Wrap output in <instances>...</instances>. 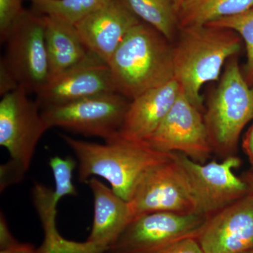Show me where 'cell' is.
I'll use <instances>...</instances> for the list:
<instances>
[{"instance_id":"cell-22","label":"cell","mask_w":253,"mask_h":253,"mask_svg":"<svg viewBox=\"0 0 253 253\" xmlns=\"http://www.w3.org/2000/svg\"><path fill=\"white\" fill-rule=\"evenodd\" d=\"M207 25L232 30L244 40L247 51V63L244 75L248 83L253 87V7L241 14L221 18Z\"/></svg>"},{"instance_id":"cell-2","label":"cell","mask_w":253,"mask_h":253,"mask_svg":"<svg viewBox=\"0 0 253 253\" xmlns=\"http://www.w3.org/2000/svg\"><path fill=\"white\" fill-rule=\"evenodd\" d=\"M172 44L174 79L181 92L202 111L203 86L218 81L226 61L239 52L236 32L209 25L181 28Z\"/></svg>"},{"instance_id":"cell-19","label":"cell","mask_w":253,"mask_h":253,"mask_svg":"<svg viewBox=\"0 0 253 253\" xmlns=\"http://www.w3.org/2000/svg\"><path fill=\"white\" fill-rule=\"evenodd\" d=\"M252 7L253 0H184L178 6L179 30L207 25Z\"/></svg>"},{"instance_id":"cell-10","label":"cell","mask_w":253,"mask_h":253,"mask_svg":"<svg viewBox=\"0 0 253 253\" xmlns=\"http://www.w3.org/2000/svg\"><path fill=\"white\" fill-rule=\"evenodd\" d=\"M128 204L132 221L152 212L198 213L185 178L172 158L145 173Z\"/></svg>"},{"instance_id":"cell-20","label":"cell","mask_w":253,"mask_h":253,"mask_svg":"<svg viewBox=\"0 0 253 253\" xmlns=\"http://www.w3.org/2000/svg\"><path fill=\"white\" fill-rule=\"evenodd\" d=\"M133 12L172 42L178 31L177 6L174 0H126Z\"/></svg>"},{"instance_id":"cell-29","label":"cell","mask_w":253,"mask_h":253,"mask_svg":"<svg viewBox=\"0 0 253 253\" xmlns=\"http://www.w3.org/2000/svg\"><path fill=\"white\" fill-rule=\"evenodd\" d=\"M0 253H38V248L31 244L20 243L14 248L0 251Z\"/></svg>"},{"instance_id":"cell-6","label":"cell","mask_w":253,"mask_h":253,"mask_svg":"<svg viewBox=\"0 0 253 253\" xmlns=\"http://www.w3.org/2000/svg\"><path fill=\"white\" fill-rule=\"evenodd\" d=\"M44 15L26 10L6 38L1 59L16 78L19 88L37 94L50 79Z\"/></svg>"},{"instance_id":"cell-25","label":"cell","mask_w":253,"mask_h":253,"mask_svg":"<svg viewBox=\"0 0 253 253\" xmlns=\"http://www.w3.org/2000/svg\"><path fill=\"white\" fill-rule=\"evenodd\" d=\"M26 170L18 163L9 159L7 163L1 165L0 168V188L1 191L6 187L19 182L24 176Z\"/></svg>"},{"instance_id":"cell-26","label":"cell","mask_w":253,"mask_h":253,"mask_svg":"<svg viewBox=\"0 0 253 253\" xmlns=\"http://www.w3.org/2000/svg\"><path fill=\"white\" fill-rule=\"evenodd\" d=\"M155 253H204L196 238H185L159 250Z\"/></svg>"},{"instance_id":"cell-33","label":"cell","mask_w":253,"mask_h":253,"mask_svg":"<svg viewBox=\"0 0 253 253\" xmlns=\"http://www.w3.org/2000/svg\"><path fill=\"white\" fill-rule=\"evenodd\" d=\"M249 253H253V251H251V252H250Z\"/></svg>"},{"instance_id":"cell-24","label":"cell","mask_w":253,"mask_h":253,"mask_svg":"<svg viewBox=\"0 0 253 253\" xmlns=\"http://www.w3.org/2000/svg\"><path fill=\"white\" fill-rule=\"evenodd\" d=\"M23 0H0V40L4 43L11 28L26 9Z\"/></svg>"},{"instance_id":"cell-9","label":"cell","mask_w":253,"mask_h":253,"mask_svg":"<svg viewBox=\"0 0 253 253\" xmlns=\"http://www.w3.org/2000/svg\"><path fill=\"white\" fill-rule=\"evenodd\" d=\"M21 88L1 96L0 101V145L10 159L27 171L40 139L49 126L37 101Z\"/></svg>"},{"instance_id":"cell-27","label":"cell","mask_w":253,"mask_h":253,"mask_svg":"<svg viewBox=\"0 0 253 253\" xmlns=\"http://www.w3.org/2000/svg\"><path fill=\"white\" fill-rule=\"evenodd\" d=\"M19 89L16 78L7 67L4 61H0V94L1 96Z\"/></svg>"},{"instance_id":"cell-30","label":"cell","mask_w":253,"mask_h":253,"mask_svg":"<svg viewBox=\"0 0 253 253\" xmlns=\"http://www.w3.org/2000/svg\"><path fill=\"white\" fill-rule=\"evenodd\" d=\"M244 149L253 166V125L245 137Z\"/></svg>"},{"instance_id":"cell-23","label":"cell","mask_w":253,"mask_h":253,"mask_svg":"<svg viewBox=\"0 0 253 253\" xmlns=\"http://www.w3.org/2000/svg\"><path fill=\"white\" fill-rule=\"evenodd\" d=\"M49 165L54 176V192L56 199L60 201L64 196H76L77 190L73 182L76 161L71 157L54 156L50 158Z\"/></svg>"},{"instance_id":"cell-21","label":"cell","mask_w":253,"mask_h":253,"mask_svg":"<svg viewBox=\"0 0 253 253\" xmlns=\"http://www.w3.org/2000/svg\"><path fill=\"white\" fill-rule=\"evenodd\" d=\"M40 14L76 25L107 0H30Z\"/></svg>"},{"instance_id":"cell-1","label":"cell","mask_w":253,"mask_h":253,"mask_svg":"<svg viewBox=\"0 0 253 253\" xmlns=\"http://www.w3.org/2000/svg\"><path fill=\"white\" fill-rule=\"evenodd\" d=\"M61 136L77 158L80 181L86 183L91 176H101L126 202L145 173L172 158V153L158 151L145 141L128 140L118 135L105 141L104 144L65 134Z\"/></svg>"},{"instance_id":"cell-13","label":"cell","mask_w":253,"mask_h":253,"mask_svg":"<svg viewBox=\"0 0 253 253\" xmlns=\"http://www.w3.org/2000/svg\"><path fill=\"white\" fill-rule=\"evenodd\" d=\"M141 21L126 0H107L75 26L88 49L108 65L128 33Z\"/></svg>"},{"instance_id":"cell-16","label":"cell","mask_w":253,"mask_h":253,"mask_svg":"<svg viewBox=\"0 0 253 253\" xmlns=\"http://www.w3.org/2000/svg\"><path fill=\"white\" fill-rule=\"evenodd\" d=\"M94 199L92 228L86 241L107 251L131 222L129 204L101 181H86Z\"/></svg>"},{"instance_id":"cell-18","label":"cell","mask_w":253,"mask_h":253,"mask_svg":"<svg viewBox=\"0 0 253 253\" xmlns=\"http://www.w3.org/2000/svg\"><path fill=\"white\" fill-rule=\"evenodd\" d=\"M32 196L44 232V241L38 248V253H106L104 248L89 241L75 242L61 236L56 226V206L59 201L53 190L36 183Z\"/></svg>"},{"instance_id":"cell-3","label":"cell","mask_w":253,"mask_h":253,"mask_svg":"<svg viewBox=\"0 0 253 253\" xmlns=\"http://www.w3.org/2000/svg\"><path fill=\"white\" fill-rule=\"evenodd\" d=\"M116 92L128 99L174 79L172 42L141 21L108 63Z\"/></svg>"},{"instance_id":"cell-14","label":"cell","mask_w":253,"mask_h":253,"mask_svg":"<svg viewBox=\"0 0 253 253\" xmlns=\"http://www.w3.org/2000/svg\"><path fill=\"white\" fill-rule=\"evenodd\" d=\"M111 92L116 91L109 66L90 63L50 78L37 93L36 101L44 109Z\"/></svg>"},{"instance_id":"cell-28","label":"cell","mask_w":253,"mask_h":253,"mask_svg":"<svg viewBox=\"0 0 253 253\" xmlns=\"http://www.w3.org/2000/svg\"><path fill=\"white\" fill-rule=\"evenodd\" d=\"M20 243L15 239L9 229L2 212L0 214V250H6L18 246Z\"/></svg>"},{"instance_id":"cell-15","label":"cell","mask_w":253,"mask_h":253,"mask_svg":"<svg viewBox=\"0 0 253 253\" xmlns=\"http://www.w3.org/2000/svg\"><path fill=\"white\" fill-rule=\"evenodd\" d=\"M175 80L145 91L131 100L118 136L146 141L157 129L180 94Z\"/></svg>"},{"instance_id":"cell-7","label":"cell","mask_w":253,"mask_h":253,"mask_svg":"<svg viewBox=\"0 0 253 253\" xmlns=\"http://www.w3.org/2000/svg\"><path fill=\"white\" fill-rule=\"evenodd\" d=\"M130 101L119 93H107L46 108L42 113L49 128H65L107 141L119 133Z\"/></svg>"},{"instance_id":"cell-17","label":"cell","mask_w":253,"mask_h":253,"mask_svg":"<svg viewBox=\"0 0 253 253\" xmlns=\"http://www.w3.org/2000/svg\"><path fill=\"white\" fill-rule=\"evenodd\" d=\"M44 17L50 78L84 65L104 63L88 49L74 25Z\"/></svg>"},{"instance_id":"cell-11","label":"cell","mask_w":253,"mask_h":253,"mask_svg":"<svg viewBox=\"0 0 253 253\" xmlns=\"http://www.w3.org/2000/svg\"><path fill=\"white\" fill-rule=\"evenodd\" d=\"M151 147L166 153H181L205 163L212 152L201 110L180 92L175 103L147 141Z\"/></svg>"},{"instance_id":"cell-31","label":"cell","mask_w":253,"mask_h":253,"mask_svg":"<svg viewBox=\"0 0 253 253\" xmlns=\"http://www.w3.org/2000/svg\"><path fill=\"white\" fill-rule=\"evenodd\" d=\"M244 180L246 181L249 187V194L253 196V173L246 174L244 178Z\"/></svg>"},{"instance_id":"cell-5","label":"cell","mask_w":253,"mask_h":253,"mask_svg":"<svg viewBox=\"0 0 253 253\" xmlns=\"http://www.w3.org/2000/svg\"><path fill=\"white\" fill-rule=\"evenodd\" d=\"M172 159L185 178L199 214L211 215L249 194L246 181L233 172L241 164L235 156L221 163H200L174 152Z\"/></svg>"},{"instance_id":"cell-8","label":"cell","mask_w":253,"mask_h":253,"mask_svg":"<svg viewBox=\"0 0 253 253\" xmlns=\"http://www.w3.org/2000/svg\"><path fill=\"white\" fill-rule=\"evenodd\" d=\"M208 216L157 212L136 218L105 253H155L179 240L197 238Z\"/></svg>"},{"instance_id":"cell-12","label":"cell","mask_w":253,"mask_h":253,"mask_svg":"<svg viewBox=\"0 0 253 253\" xmlns=\"http://www.w3.org/2000/svg\"><path fill=\"white\" fill-rule=\"evenodd\" d=\"M204 253L253 251V196H247L208 216L196 238Z\"/></svg>"},{"instance_id":"cell-4","label":"cell","mask_w":253,"mask_h":253,"mask_svg":"<svg viewBox=\"0 0 253 253\" xmlns=\"http://www.w3.org/2000/svg\"><path fill=\"white\" fill-rule=\"evenodd\" d=\"M253 119V87L234 58L226 64L220 83L208 101L205 123L213 151L234 156L240 134Z\"/></svg>"},{"instance_id":"cell-32","label":"cell","mask_w":253,"mask_h":253,"mask_svg":"<svg viewBox=\"0 0 253 253\" xmlns=\"http://www.w3.org/2000/svg\"><path fill=\"white\" fill-rule=\"evenodd\" d=\"M174 2H175L176 6H177V9H178V6H179V4H180L181 3H182L183 1H184V0H174Z\"/></svg>"}]
</instances>
